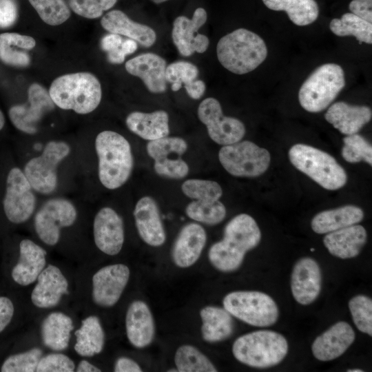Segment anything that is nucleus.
Instances as JSON below:
<instances>
[{"instance_id": "f257e3e1", "label": "nucleus", "mask_w": 372, "mask_h": 372, "mask_svg": "<svg viewBox=\"0 0 372 372\" xmlns=\"http://www.w3.org/2000/svg\"><path fill=\"white\" fill-rule=\"evenodd\" d=\"M260 239L261 232L256 220L247 214H238L226 225L223 238L211 246L209 260L220 271H235L241 265L246 253L255 248Z\"/></svg>"}, {"instance_id": "f03ea898", "label": "nucleus", "mask_w": 372, "mask_h": 372, "mask_svg": "<svg viewBox=\"0 0 372 372\" xmlns=\"http://www.w3.org/2000/svg\"><path fill=\"white\" fill-rule=\"evenodd\" d=\"M95 150L98 158V176L103 187L116 189L129 179L134 166L132 148L121 134L105 130L95 138Z\"/></svg>"}, {"instance_id": "7ed1b4c3", "label": "nucleus", "mask_w": 372, "mask_h": 372, "mask_svg": "<svg viewBox=\"0 0 372 372\" xmlns=\"http://www.w3.org/2000/svg\"><path fill=\"white\" fill-rule=\"evenodd\" d=\"M50 96L58 107L87 114L99 105L102 90L99 79L89 72H76L55 79L49 89Z\"/></svg>"}, {"instance_id": "20e7f679", "label": "nucleus", "mask_w": 372, "mask_h": 372, "mask_svg": "<svg viewBox=\"0 0 372 372\" xmlns=\"http://www.w3.org/2000/svg\"><path fill=\"white\" fill-rule=\"evenodd\" d=\"M216 53L225 68L234 74H244L255 70L265 60L267 49L260 36L239 28L218 41Z\"/></svg>"}, {"instance_id": "39448f33", "label": "nucleus", "mask_w": 372, "mask_h": 372, "mask_svg": "<svg viewBox=\"0 0 372 372\" xmlns=\"http://www.w3.org/2000/svg\"><path fill=\"white\" fill-rule=\"evenodd\" d=\"M232 352L240 362L265 369L281 362L288 352V342L279 333L270 330L253 331L238 338Z\"/></svg>"}, {"instance_id": "423d86ee", "label": "nucleus", "mask_w": 372, "mask_h": 372, "mask_svg": "<svg viewBox=\"0 0 372 372\" xmlns=\"http://www.w3.org/2000/svg\"><path fill=\"white\" fill-rule=\"evenodd\" d=\"M291 164L323 188L336 190L347 183L344 168L327 152L305 144H296L289 151Z\"/></svg>"}, {"instance_id": "0eeeda50", "label": "nucleus", "mask_w": 372, "mask_h": 372, "mask_svg": "<svg viewBox=\"0 0 372 372\" xmlns=\"http://www.w3.org/2000/svg\"><path fill=\"white\" fill-rule=\"evenodd\" d=\"M345 85L344 74L338 64L327 63L318 67L302 85L298 100L309 112L327 108Z\"/></svg>"}, {"instance_id": "6e6552de", "label": "nucleus", "mask_w": 372, "mask_h": 372, "mask_svg": "<svg viewBox=\"0 0 372 372\" xmlns=\"http://www.w3.org/2000/svg\"><path fill=\"white\" fill-rule=\"evenodd\" d=\"M223 304L231 316L251 326H271L279 316L276 302L261 291H232L224 297Z\"/></svg>"}, {"instance_id": "1a4fd4ad", "label": "nucleus", "mask_w": 372, "mask_h": 372, "mask_svg": "<svg viewBox=\"0 0 372 372\" xmlns=\"http://www.w3.org/2000/svg\"><path fill=\"white\" fill-rule=\"evenodd\" d=\"M70 145L63 141H49L41 154L30 159L23 172L34 192L48 195L58 185V167L70 154Z\"/></svg>"}, {"instance_id": "9d476101", "label": "nucleus", "mask_w": 372, "mask_h": 372, "mask_svg": "<svg viewBox=\"0 0 372 372\" xmlns=\"http://www.w3.org/2000/svg\"><path fill=\"white\" fill-rule=\"evenodd\" d=\"M224 169L238 177H256L267 171L271 156L269 151L249 141L224 145L218 152Z\"/></svg>"}, {"instance_id": "9b49d317", "label": "nucleus", "mask_w": 372, "mask_h": 372, "mask_svg": "<svg viewBox=\"0 0 372 372\" xmlns=\"http://www.w3.org/2000/svg\"><path fill=\"white\" fill-rule=\"evenodd\" d=\"M76 218V208L70 200L53 198L45 201L37 211L34 227L41 241L54 246L59 241L61 229L72 226Z\"/></svg>"}, {"instance_id": "f8f14e48", "label": "nucleus", "mask_w": 372, "mask_h": 372, "mask_svg": "<svg viewBox=\"0 0 372 372\" xmlns=\"http://www.w3.org/2000/svg\"><path fill=\"white\" fill-rule=\"evenodd\" d=\"M34 192L22 169L14 167L9 171L3 206L10 222L21 224L31 217L37 203Z\"/></svg>"}, {"instance_id": "ddd939ff", "label": "nucleus", "mask_w": 372, "mask_h": 372, "mask_svg": "<svg viewBox=\"0 0 372 372\" xmlns=\"http://www.w3.org/2000/svg\"><path fill=\"white\" fill-rule=\"evenodd\" d=\"M187 149V142L180 137L161 138L150 141L146 146L147 154L154 160L156 173L172 179H181L187 175L189 166L181 158Z\"/></svg>"}, {"instance_id": "4468645a", "label": "nucleus", "mask_w": 372, "mask_h": 372, "mask_svg": "<svg viewBox=\"0 0 372 372\" xmlns=\"http://www.w3.org/2000/svg\"><path fill=\"white\" fill-rule=\"evenodd\" d=\"M198 116L205 125L210 138L221 145H227L241 141L245 134V127L238 119L223 115L219 101L209 97L198 107Z\"/></svg>"}, {"instance_id": "2eb2a0df", "label": "nucleus", "mask_w": 372, "mask_h": 372, "mask_svg": "<svg viewBox=\"0 0 372 372\" xmlns=\"http://www.w3.org/2000/svg\"><path fill=\"white\" fill-rule=\"evenodd\" d=\"M55 108L49 92L38 83H32L28 90L25 103L12 106L8 112L13 125L19 131L34 134L42 118Z\"/></svg>"}, {"instance_id": "dca6fc26", "label": "nucleus", "mask_w": 372, "mask_h": 372, "mask_svg": "<svg viewBox=\"0 0 372 372\" xmlns=\"http://www.w3.org/2000/svg\"><path fill=\"white\" fill-rule=\"evenodd\" d=\"M130 271L124 264L105 266L92 277V299L100 307H110L120 299L130 278Z\"/></svg>"}, {"instance_id": "f3484780", "label": "nucleus", "mask_w": 372, "mask_h": 372, "mask_svg": "<svg viewBox=\"0 0 372 372\" xmlns=\"http://www.w3.org/2000/svg\"><path fill=\"white\" fill-rule=\"evenodd\" d=\"M207 14L203 8L195 10L192 19L185 16L176 17L173 23L172 37L179 53L189 56L194 52H205L209 44L207 36L198 33L206 22Z\"/></svg>"}, {"instance_id": "a211bd4d", "label": "nucleus", "mask_w": 372, "mask_h": 372, "mask_svg": "<svg viewBox=\"0 0 372 372\" xmlns=\"http://www.w3.org/2000/svg\"><path fill=\"white\" fill-rule=\"evenodd\" d=\"M94 243L105 254L114 256L121 250L124 240V224L121 216L112 208H101L93 223Z\"/></svg>"}, {"instance_id": "6ab92c4d", "label": "nucleus", "mask_w": 372, "mask_h": 372, "mask_svg": "<svg viewBox=\"0 0 372 372\" xmlns=\"http://www.w3.org/2000/svg\"><path fill=\"white\" fill-rule=\"evenodd\" d=\"M322 273L318 263L305 257L293 266L291 276V290L296 301L302 305L314 302L321 291Z\"/></svg>"}, {"instance_id": "aec40b11", "label": "nucleus", "mask_w": 372, "mask_h": 372, "mask_svg": "<svg viewBox=\"0 0 372 372\" xmlns=\"http://www.w3.org/2000/svg\"><path fill=\"white\" fill-rule=\"evenodd\" d=\"M355 334L349 324L339 321L318 335L311 345L313 356L318 360H333L342 355L355 340Z\"/></svg>"}, {"instance_id": "412c9836", "label": "nucleus", "mask_w": 372, "mask_h": 372, "mask_svg": "<svg viewBox=\"0 0 372 372\" xmlns=\"http://www.w3.org/2000/svg\"><path fill=\"white\" fill-rule=\"evenodd\" d=\"M134 217L138 233L145 243L159 247L165 242V231L154 198L147 196L140 198L135 205Z\"/></svg>"}, {"instance_id": "4be33fe9", "label": "nucleus", "mask_w": 372, "mask_h": 372, "mask_svg": "<svg viewBox=\"0 0 372 372\" xmlns=\"http://www.w3.org/2000/svg\"><path fill=\"white\" fill-rule=\"evenodd\" d=\"M125 68L129 74L139 77L152 93L165 92L167 64L159 55L149 52L139 54L128 60Z\"/></svg>"}, {"instance_id": "5701e85b", "label": "nucleus", "mask_w": 372, "mask_h": 372, "mask_svg": "<svg viewBox=\"0 0 372 372\" xmlns=\"http://www.w3.org/2000/svg\"><path fill=\"white\" fill-rule=\"evenodd\" d=\"M31 293L34 306L48 309L56 306L64 294L68 293V282L61 271L53 265L44 268L37 278Z\"/></svg>"}, {"instance_id": "b1692460", "label": "nucleus", "mask_w": 372, "mask_h": 372, "mask_svg": "<svg viewBox=\"0 0 372 372\" xmlns=\"http://www.w3.org/2000/svg\"><path fill=\"white\" fill-rule=\"evenodd\" d=\"M207 234L204 228L196 223L185 225L178 233L172 251L175 265L186 268L199 258L206 244Z\"/></svg>"}, {"instance_id": "393cba45", "label": "nucleus", "mask_w": 372, "mask_h": 372, "mask_svg": "<svg viewBox=\"0 0 372 372\" xmlns=\"http://www.w3.org/2000/svg\"><path fill=\"white\" fill-rule=\"evenodd\" d=\"M46 251L30 239L19 244V257L12 270L13 280L21 286L33 283L43 270L46 263Z\"/></svg>"}, {"instance_id": "a878e982", "label": "nucleus", "mask_w": 372, "mask_h": 372, "mask_svg": "<svg viewBox=\"0 0 372 372\" xmlns=\"http://www.w3.org/2000/svg\"><path fill=\"white\" fill-rule=\"evenodd\" d=\"M125 329L129 342L136 348H144L152 342L154 322L145 302L135 300L130 304L125 316Z\"/></svg>"}, {"instance_id": "bb28decb", "label": "nucleus", "mask_w": 372, "mask_h": 372, "mask_svg": "<svg viewBox=\"0 0 372 372\" xmlns=\"http://www.w3.org/2000/svg\"><path fill=\"white\" fill-rule=\"evenodd\" d=\"M366 240L367 233L364 227L355 224L327 233L323 242L331 255L347 259L357 256Z\"/></svg>"}, {"instance_id": "cd10ccee", "label": "nucleus", "mask_w": 372, "mask_h": 372, "mask_svg": "<svg viewBox=\"0 0 372 372\" xmlns=\"http://www.w3.org/2000/svg\"><path fill=\"white\" fill-rule=\"evenodd\" d=\"M371 116L368 106L351 105L342 101L332 104L324 114L327 121L345 135L357 134Z\"/></svg>"}, {"instance_id": "c85d7f7f", "label": "nucleus", "mask_w": 372, "mask_h": 372, "mask_svg": "<svg viewBox=\"0 0 372 372\" xmlns=\"http://www.w3.org/2000/svg\"><path fill=\"white\" fill-rule=\"evenodd\" d=\"M101 24L110 33L126 36L145 48L153 45L156 39V32L152 28L132 21L119 10L105 14Z\"/></svg>"}, {"instance_id": "c756f323", "label": "nucleus", "mask_w": 372, "mask_h": 372, "mask_svg": "<svg viewBox=\"0 0 372 372\" xmlns=\"http://www.w3.org/2000/svg\"><path fill=\"white\" fill-rule=\"evenodd\" d=\"M128 129L139 137L154 141L169 135V116L164 110L151 113L133 112L125 119Z\"/></svg>"}, {"instance_id": "7c9ffc66", "label": "nucleus", "mask_w": 372, "mask_h": 372, "mask_svg": "<svg viewBox=\"0 0 372 372\" xmlns=\"http://www.w3.org/2000/svg\"><path fill=\"white\" fill-rule=\"evenodd\" d=\"M363 218L364 212L360 207L348 205L317 214L311 225L314 232L323 234L358 224Z\"/></svg>"}, {"instance_id": "2f4dec72", "label": "nucleus", "mask_w": 372, "mask_h": 372, "mask_svg": "<svg viewBox=\"0 0 372 372\" xmlns=\"http://www.w3.org/2000/svg\"><path fill=\"white\" fill-rule=\"evenodd\" d=\"M201 333L204 340L218 342L229 338L234 330L232 316L225 308L207 306L200 311Z\"/></svg>"}, {"instance_id": "473e14b6", "label": "nucleus", "mask_w": 372, "mask_h": 372, "mask_svg": "<svg viewBox=\"0 0 372 372\" xmlns=\"http://www.w3.org/2000/svg\"><path fill=\"white\" fill-rule=\"evenodd\" d=\"M198 76L197 66L187 61L174 62L166 68L165 78L167 82L172 83V90L176 92L184 84L187 94L193 99H200L206 88L202 80H196Z\"/></svg>"}, {"instance_id": "72a5a7b5", "label": "nucleus", "mask_w": 372, "mask_h": 372, "mask_svg": "<svg viewBox=\"0 0 372 372\" xmlns=\"http://www.w3.org/2000/svg\"><path fill=\"white\" fill-rule=\"evenodd\" d=\"M73 329V322L70 317L61 312L51 313L41 324L43 342L54 351H63L68 347Z\"/></svg>"}, {"instance_id": "f704fd0d", "label": "nucleus", "mask_w": 372, "mask_h": 372, "mask_svg": "<svg viewBox=\"0 0 372 372\" xmlns=\"http://www.w3.org/2000/svg\"><path fill=\"white\" fill-rule=\"evenodd\" d=\"M75 351L83 357H92L100 353L104 346L105 334L99 318L90 316L83 319L76 330Z\"/></svg>"}, {"instance_id": "c9c22d12", "label": "nucleus", "mask_w": 372, "mask_h": 372, "mask_svg": "<svg viewBox=\"0 0 372 372\" xmlns=\"http://www.w3.org/2000/svg\"><path fill=\"white\" fill-rule=\"evenodd\" d=\"M36 45L35 40L30 36L15 32L0 34V59L6 64L25 67L30 59L23 50H31Z\"/></svg>"}, {"instance_id": "e433bc0d", "label": "nucleus", "mask_w": 372, "mask_h": 372, "mask_svg": "<svg viewBox=\"0 0 372 372\" xmlns=\"http://www.w3.org/2000/svg\"><path fill=\"white\" fill-rule=\"evenodd\" d=\"M270 10L285 11L296 25L303 26L314 22L319 15V7L315 0H262Z\"/></svg>"}, {"instance_id": "4c0bfd02", "label": "nucleus", "mask_w": 372, "mask_h": 372, "mask_svg": "<svg viewBox=\"0 0 372 372\" xmlns=\"http://www.w3.org/2000/svg\"><path fill=\"white\" fill-rule=\"evenodd\" d=\"M337 36H353L360 43H372V24L353 13H345L340 19H333L329 25Z\"/></svg>"}, {"instance_id": "58836bf2", "label": "nucleus", "mask_w": 372, "mask_h": 372, "mask_svg": "<svg viewBox=\"0 0 372 372\" xmlns=\"http://www.w3.org/2000/svg\"><path fill=\"white\" fill-rule=\"evenodd\" d=\"M174 362L179 372H216L209 358L194 346L185 344L176 350Z\"/></svg>"}, {"instance_id": "ea45409f", "label": "nucleus", "mask_w": 372, "mask_h": 372, "mask_svg": "<svg viewBox=\"0 0 372 372\" xmlns=\"http://www.w3.org/2000/svg\"><path fill=\"white\" fill-rule=\"evenodd\" d=\"M185 213L194 220L214 225L224 220L226 216V208L219 200L216 201L194 200L187 205Z\"/></svg>"}, {"instance_id": "a19ab883", "label": "nucleus", "mask_w": 372, "mask_h": 372, "mask_svg": "<svg viewBox=\"0 0 372 372\" xmlns=\"http://www.w3.org/2000/svg\"><path fill=\"white\" fill-rule=\"evenodd\" d=\"M45 23L58 25L70 17V10L64 0H28Z\"/></svg>"}, {"instance_id": "79ce46f5", "label": "nucleus", "mask_w": 372, "mask_h": 372, "mask_svg": "<svg viewBox=\"0 0 372 372\" xmlns=\"http://www.w3.org/2000/svg\"><path fill=\"white\" fill-rule=\"evenodd\" d=\"M181 189L187 197L200 201L218 200L223 194L220 185L210 180L188 179L183 182Z\"/></svg>"}, {"instance_id": "37998d69", "label": "nucleus", "mask_w": 372, "mask_h": 372, "mask_svg": "<svg viewBox=\"0 0 372 372\" xmlns=\"http://www.w3.org/2000/svg\"><path fill=\"white\" fill-rule=\"evenodd\" d=\"M343 142L342 156L346 161L355 163L363 161L371 165L372 147L364 137L358 134L347 135Z\"/></svg>"}, {"instance_id": "c03bdc74", "label": "nucleus", "mask_w": 372, "mask_h": 372, "mask_svg": "<svg viewBox=\"0 0 372 372\" xmlns=\"http://www.w3.org/2000/svg\"><path fill=\"white\" fill-rule=\"evenodd\" d=\"M349 309L357 329L372 335V300L365 295H357L349 302Z\"/></svg>"}, {"instance_id": "a18cd8bd", "label": "nucleus", "mask_w": 372, "mask_h": 372, "mask_svg": "<svg viewBox=\"0 0 372 372\" xmlns=\"http://www.w3.org/2000/svg\"><path fill=\"white\" fill-rule=\"evenodd\" d=\"M42 355V350L33 348L25 352L8 356L3 362L2 372H33Z\"/></svg>"}, {"instance_id": "49530a36", "label": "nucleus", "mask_w": 372, "mask_h": 372, "mask_svg": "<svg viewBox=\"0 0 372 372\" xmlns=\"http://www.w3.org/2000/svg\"><path fill=\"white\" fill-rule=\"evenodd\" d=\"M117 0H69L70 8L76 14L87 19L100 17L104 11L112 8Z\"/></svg>"}, {"instance_id": "de8ad7c7", "label": "nucleus", "mask_w": 372, "mask_h": 372, "mask_svg": "<svg viewBox=\"0 0 372 372\" xmlns=\"http://www.w3.org/2000/svg\"><path fill=\"white\" fill-rule=\"evenodd\" d=\"M74 362L63 353H50L41 357L36 368L37 372H72Z\"/></svg>"}, {"instance_id": "09e8293b", "label": "nucleus", "mask_w": 372, "mask_h": 372, "mask_svg": "<svg viewBox=\"0 0 372 372\" xmlns=\"http://www.w3.org/2000/svg\"><path fill=\"white\" fill-rule=\"evenodd\" d=\"M18 11L12 0H0V28L11 26L17 18Z\"/></svg>"}, {"instance_id": "8fccbe9b", "label": "nucleus", "mask_w": 372, "mask_h": 372, "mask_svg": "<svg viewBox=\"0 0 372 372\" xmlns=\"http://www.w3.org/2000/svg\"><path fill=\"white\" fill-rule=\"evenodd\" d=\"M349 7L351 13L371 23L372 0H353Z\"/></svg>"}, {"instance_id": "3c124183", "label": "nucleus", "mask_w": 372, "mask_h": 372, "mask_svg": "<svg viewBox=\"0 0 372 372\" xmlns=\"http://www.w3.org/2000/svg\"><path fill=\"white\" fill-rule=\"evenodd\" d=\"M14 312L11 300L5 296H0V333L10 324Z\"/></svg>"}, {"instance_id": "603ef678", "label": "nucleus", "mask_w": 372, "mask_h": 372, "mask_svg": "<svg viewBox=\"0 0 372 372\" xmlns=\"http://www.w3.org/2000/svg\"><path fill=\"white\" fill-rule=\"evenodd\" d=\"M114 371L115 372H141L142 369L132 359L121 357L116 360Z\"/></svg>"}, {"instance_id": "864d4df0", "label": "nucleus", "mask_w": 372, "mask_h": 372, "mask_svg": "<svg viewBox=\"0 0 372 372\" xmlns=\"http://www.w3.org/2000/svg\"><path fill=\"white\" fill-rule=\"evenodd\" d=\"M123 43L119 34L110 33L103 37L101 41V48L107 52L118 49Z\"/></svg>"}, {"instance_id": "5fc2aeb1", "label": "nucleus", "mask_w": 372, "mask_h": 372, "mask_svg": "<svg viewBox=\"0 0 372 372\" xmlns=\"http://www.w3.org/2000/svg\"><path fill=\"white\" fill-rule=\"evenodd\" d=\"M137 47L136 42L131 39L123 41L121 46L122 52L125 56L134 53L137 50Z\"/></svg>"}, {"instance_id": "6e6d98bb", "label": "nucleus", "mask_w": 372, "mask_h": 372, "mask_svg": "<svg viewBox=\"0 0 372 372\" xmlns=\"http://www.w3.org/2000/svg\"><path fill=\"white\" fill-rule=\"evenodd\" d=\"M77 372H100L101 369L92 364L86 360H82L78 364Z\"/></svg>"}, {"instance_id": "4d7b16f0", "label": "nucleus", "mask_w": 372, "mask_h": 372, "mask_svg": "<svg viewBox=\"0 0 372 372\" xmlns=\"http://www.w3.org/2000/svg\"><path fill=\"white\" fill-rule=\"evenodd\" d=\"M5 124V117L3 112L0 110V130H2Z\"/></svg>"}, {"instance_id": "13d9d810", "label": "nucleus", "mask_w": 372, "mask_h": 372, "mask_svg": "<svg viewBox=\"0 0 372 372\" xmlns=\"http://www.w3.org/2000/svg\"><path fill=\"white\" fill-rule=\"evenodd\" d=\"M348 372H363V370L360 369H348Z\"/></svg>"}, {"instance_id": "bf43d9fd", "label": "nucleus", "mask_w": 372, "mask_h": 372, "mask_svg": "<svg viewBox=\"0 0 372 372\" xmlns=\"http://www.w3.org/2000/svg\"><path fill=\"white\" fill-rule=\"evenodd\" d=\"M151 1H153L155 3L159 4V3L165 2V1H167L168 0H151Z\"/></svg>"}, {"instance_id": "052dcab7", "label": "nucleus", "mask_w": 372, "mask_h": 372, "mask_svg": "<svg viewBox=\"0 0 372 372\" xmlns=\"http://www.w3.org/2000/svg\"><path fill=\"white\" fill-rule=\"evenodd\" d=\"M310 250H311V251H315V249H313V248H311V249H310Z\"/></svg>"}]
</instances>
